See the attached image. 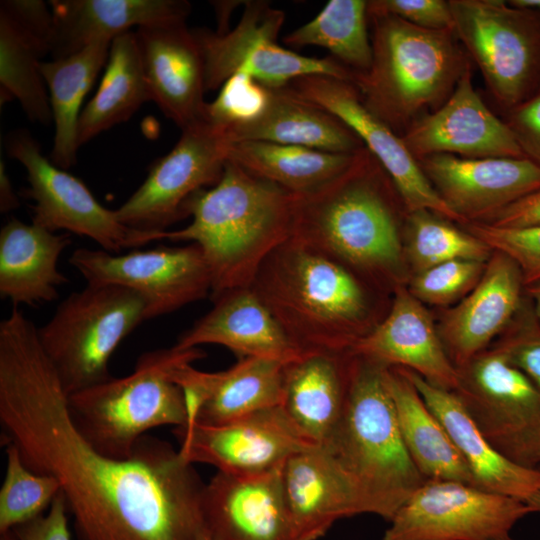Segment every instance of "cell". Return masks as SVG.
<instances>
[{"instance_id":"1","label":"cell","mask_w":540,"mask_h":540,"mask_svg":"<svg viewBox=\"0 0 540 540\" xmlns=\"http://www.w3.org/2000/svg\"><path fill=\"white\" fill-rule=\"evenodd\" d=\"M38 328L0 323V425L32 471L57 479L78 540H197L204 483L179 450L144 435L131 457L101 453L75 426Z\"/></svg>"},{"instance_id":"2","label":"cell","mask_w":540,"mask_h":540,"mask_svg":"<svg viewBox=\"0 0 540 540\" xmlns=\"http://www.w3.org/2000/svg\"><path fill=\"white\" fill-rule=\"evenodd\" d=\"M302 352H350L382 320L360 273L291 236L250 286Z\"/></svg>"},{"instance_id":"3","label":"cell","mask_w":540,"mask_h":540,"mask_svg":"<svg viewBox=\"0 0 540 540\" xmlns=\"http://www.w3.org/2000/svg\"><path fill=\"white\" fill-rule=\"evenodd\" d=\"M296 195L225 163L219 181L184 204L190 224L160 240L197 244L211 276V299L250 287L264 261L292 236Z\"/></svg>"},{"instance_id":"4","label":"cell","mask_w":540,"mask_h":540,"mask_svg":"<svg viewBox=\"0 0 540 540\" xmlns=\"http://www.w3.org/2000/svg\"><path fill=\"white\" fill-rule=\"evenodd\" d=\"M393 186L364 147L336 179L296 197L292 236L361 275L393 279L403 256L390 192Z\"/></svg>"},{"instance_id":"5","label":"cell","mask_w":540,"mask_h":540,"mask_svg":"<svg viewBox=\"0 0 540 540\" xmlns=\"http://www.w3.org/2000/svg\"><path fill=\"white\" fill-rule=\"evenodd\" d=\"M352 356L342 419L330 442L321 448L349 478L361 514H374L390 521L427 479L404 444L384 381L385 366Z\"/></svg>"},{"instance_id":"6","label":"cell","mask_w":540,"mask_h":540,"mask_svg":"<svg viewBox=\"0 0 540 540\" xmlns=\"http://www.w3.org/2000/svg\"><path fill=\"white\" fill-rule=\"evenodd\" d=\"M372 63L354 73L365 106L401 135L423 112L440 107L470 62L452 29L430 30L392 15L368 16Z\"/></svg>"},{"instance_id":"7","label":"cell","mask_w":540,"mask_h":540,"mask_svg":"<svg viewBox=\"0 0 540 540\" xmlns=\"http://www.w3.org/2000/svg\"><path fill=\"white\" fill-rule=\"evenodd\" d=\"M199 348L157 349L143 353L132 373L68 395V409L79 432L101 453L132 456L145 433L159 426L185 427L183 391L176 368L204 357Z\"/></svg>"},{"instance_id":"8","label":"cell","mask_w":540,"mask_h":540,"mask_svg":"<svg viewBox=\"0 0 540 540\" xmlns=\"http://www.w3.org/2000/svg\"><path fill=\"white\" fill-rule=\"evenodd\" d=\"M145 320V299L126 287L87 284L67 296L38 328L41 346L66 394L110 379L112 354Z\"/></svg>"},{"instance_id":"9","label":"cell","mask_w":540,"mask_h":540,"mask_svg":"<svg viewBox=\"0 0 540 540\" xmlns=\"http://www.w3.org/2000/svg\"><path fill=\"white\" fill-rule=\"evenodd\" d=\"M453 31L504 112L540 90V14L503 0H449Z\"/></svg>"},{"instance_id":"10","label":"cell","mask_w":540,"mask_h":540,"mask_svg":"<svg viewBox=\"0 0 540 540\" xmlns=\"http://www.w3.org/2000/svg\"><path fill=\"white\" fill-rule=\"evenodd\" d=\"M285 13L267 1H245L238 24L219 34L193 29L205 74V88L215 90L236 73L267 87H282L296 78L321 74L353 83L354 72L332 57L314 58L282 47L277 37Z\"/></svg>"},{"instance_id":"11","label":"cell","mask_w":540,"mask_h":540,"mask_svg":"<svg viewBox=\"0 0 540 540\" xmlns=\"http://www.w3.org/2000/svg\"><path fill=\"white\" fill-rule=\"evenodd\" d=\"M453 391L491 445L512 462L540 465V389L496 347L458 369Z\"/></svg>"},{"instance_id":"12","label":"cell","mask_w":540,"mask_h":540,"mask_svg":"<svg viewBox=\"0 0 540 540\" xmlns=\"http://www.w3.org/2000/svg\"><path fill=\"white\" fill-rule=\"evenodd\" d=\"M8 152L26 169L27 194L35 202L32 223L51 232L66 230L90 238L112 253L158 241L160 231L138 230L121 223L115 210L102 206L80 179L44 157L27 131L10 135Z\"/></svg>"},{"instance_id":"13","label":"cell","mask_w":540,"mask_h":540,"mask_svg":"<svg viewBox=\"0 0 540 540\" xmlns=\"http://www.w3.org/2000/svg\"><path fill=\"white\" fill-rule=\"evenodd\" d=\"M530 513L514 497L454 480H426L389 521L382 540H493Z\"/></svg>"},{"instance_id":"14","label":"cell","mask_w":540,"mask_h":540,"mask_svg":"<svg viewBox=\"0 0 540 540\" xmlns=\"http://www.w3.org/2000/svg\"><path fill=\"white\" fill-rule=\"evenodd\" d=\"M69 263L87 284H113L140 294L146 302V320L211 294L210 272L202 250L194 243L124 254L78 248Z\"/></svg>"},{"instance_id":"15","label":"cell","mask_w":540,"mask_h":540,"mask_svg":"<svg viewBox=\"0 0 540 540\" xmlns=\"http://www.w3.org/2000/svg\"><path fill=\"white\" fill-rule=\"evenodd\" d=\"M228 144L224 134L204 120L183 129L172 150L153 164L143 183L115 210L120 222L138 230L165 231L185 217L186 201L219 181Z\"/></svg>"},{"instance_id":"16","label":"cell","mask_w":540,"mask_h":540,"mask_svg":"<svg viewBox=\"0 0 540 540\" xmlns=\"http://www.w3.org/2000/svg\"><path fill=\"white\" fill-rule=\"evenodd\" d=\"M288 85L335 115L357 135L391 179L407 213L427 210L464 223L435 191L400 135L365 106L353 83L314 74L296 78Z\"/></svg>"},{"instance_id":"17","label":"cell","mask_w":540,"mask_h":540,"mask_svg":"<svg viewBox=\"0 0 540 540\" xmlns=\"http://www.w3.org/2000/svg\"><path fill=\"white\" fill-rule=\"evenodd\" d=\"M179 452L189 463L215 466L232 474H257L282 466L292 455L315 447L289 420L281 406L229 423L175 428Z\"/></svg>"},{"instance_id":"18","label":"cell","mask_w":540,"mask_h":540,"mask_svg":"<svg viewBox=\"0 0 540 540\" xmlns=\"http://www.w3.org/2000/svg\"><path fill=\"white\" fill-rule=\"evenodd\" d=\"M400 137L416 160L434 154L525 158L504 120L475 90L470 62L447 100L414 120Z\"/></svg>"},{"instance_id":"19","label":"cell","mask_w":540,"mask_h":540,"mask_svg":"<svg viewBox=\"0 0 540 540\" xmlns=\"http://www.w3.org/2000/svg\"><path fill=\"white\" fill-rule=\"evenodd\" d=\"M417 162L464 223L483 222L540 187V167L526 158L434 154Z\"/></svg>"},{"instance_id":"20","label":"cell","mask_w":540,"mask_h":540,"mask_svg":"<svg viewBox=\"0 0 540 540\" xmlns=\"http://www.w3.org/2000/svg\"><path fill=\"white\" fill-rule=\"evenodd\" d=\"M284 464L257 474L218 471L204 485L201 498L208 536L212 540H296L284 498Z\"/></svg>"},{"instance_id":"21","label":"cell","mask_w":540,"mask_h":540,"mask_svg":"<svg viewBox=\"0 0 540 540\" xmlns=\"http://www.w3.org/2000/svg\"><path fill=\"white\" fill-rule=\"evenodd\" d=\"M135 33L151 101L181 130L202 121L204 63L193 31L180 20L138 27Z\"/></svg>"},{"instance_id":"22","label":"cell","mask_w":540,"mask_h":540,"mask_svg":"<svg viewBox=\"0 0 540 540\" xmlns=\"http://www.w3.org/2000/svg\"><path fill=\"white\" fill-rule=\"evenodd\" d=\"M385 367L408 369L430 384L449 391L459 385V372L450 360L431 316L409 290L394 288L386 315L349 352Z\"/></svg>"},{"instance_id":"23","label":"cell","mask_w":540,"mask_h":540,"mask_svg":"<svg viewBox=\"0 0 540 540\" xmlns=\"http://www.w3.org/2000/svg\"><path fill=\"white\" fill-rule=\"evenodd\" d=\"M523 276L507 255L494 251L476 286L447 312L440 327L445 350L457 369L486 350L519 310Z\"/></svg>"},{"instance_id":"24","label":"cell","mask_w":540,"mask_h":540,"mask_svg":"<svg viewBox=\"0 0 540 540\" xmlns=\"http://www.w3.org/2000/svg\"><path fill=\"white\" fill-rule=\"evenodd\" d=\"M213 307L177 339L179 349L221 345L239 359L270 358L290 362L304 352L289 338L251 287L220 294Z\"/></svg>"},{"instance_id":"25","label":"cell","mask_w":540,"mask_h":540,"mask_svg":"<svg viewBox=\"0 0 540 540\" xmlns=\"http://www.w3.org/2000/svg\"><path fill=\"white\" fill-rule=\"evenodd\" d=\"M353 356L349 352H305L285 366L281 408L310 443L326 446L342 419Z\"/></svg>"},{"instance_id":"26","label":"cell","mask_w":540,"mask_h":540,"mask_svg":"<svg viewBox=\"0 0 540 540\" xmlns=\"http://www.w3.org/2000/svg\"><path fill=\"white\" fill-rule=\"evenodd\" d=\"M283 491L296 540H318L336 521L361 514L349 478L318 446L298 452L285 462Z\"/></svg>"},{"instance_id":"27","label":"cell","mask_w":540,"mask_h":540,"mask_svg":"<svg viewBox=\"0 0 540 540\" xmlns=\"http://www.w3.org/2000/svg\"><path fill=\"white\" fill-rule=\"evenodd\" d=\"M403 369L445 427L479 488L524 502L540 488V469L520 466L498 452L453 391L436 387L418 374Z\"/></svg>"},{"instance_id":"28","label":"cell","mask_w":540,"mask_h":540,"mask_svg":"<svg viewBox=\"0 0 540 540\" xmlns=\"http://www.w3.org/2000/svg\"><path fill=\"white\" fill-rule=\"evenodd\" d=\"M51 55L63 58L97 40H113L132 26L186 20L184 0H53Z\"/></svg>"},{"instance_id":"29","label":"cell","mask_w":540,"mask_h":540,"mask_svg":"<svg viewBox=\"0 0 540 540\" xmlns=\"http://www.w3.org/2000/svg\"><path fill=\"white\" fill-rule=\"evenodd\" d=\"M268 88L269 100L259 117L223 132L229 142L258 140L343 154L365 147L340 119L289 85Z\"/></svg>"},{"instance_id":"30","label":"cell","mask_w":540,"mask_h":540,"mask_svg":"<svg viewBox=\"0 0 540 540\" xmlns=\"http://www.w3.org/2000/svg\"><path fill=\"white\" fill-rule=\"evenodd\" d=\"M71 242L68 233L57 234L12 217L0 231L1 297L14 307L57 299L58 286L69 282L57 263Z\"/></svg>"},{"instance_id":"31","label":"cell","mask_w":540,"mask_h":540,"mask_svg":"<svg viewBox=\"0 0 540 540\" xmlns=\"http://www.w3.org/2000/svg\"><path fill=\"white\" fill-rule=\"evenodd\" d=\"M384 381L394 403L404 444L420 473L427 480H454L477 486L445 427L405 370L385 367Z\"/></svg>"},{"instance_id":"32","label":"cell","mask_w":540,"mask_h":540,"mask_svg":"<svg viewBox=\"0 0 540 540\" xmlns=\"http://www.w3.org/2000/svg\"><path fill=\"white\" fill-rule=\"evenodd\" d=\"M287 363L270 358H243L224 371L198 370L204 402L195 423L225 424L281 405Z\"/></svg>"},{"instance_id":"33","label":"cell","mask_w":540,"mask_h":540,"mask_svg":"<svg viewBox=\"0 0 540 540\" xmlns=\"http://www.w3.org/2000/svg\"><path fill=\"white\" fill-rule=\"evenodd\" d=\"M356 153H333L298 145L242 140L229 142L227 160L296 196H304L321 189L345 172Z\"/></svg>"},{"instance_id":"34","label":"cell","mask_w":540,"mask_h":540,"mask_svg":"<svg viewBox=\"0 0 540 540\" xmlns=\"http://www.w3.org/2000/svg\"><path fill=\"white\" fill-rule=\"evenodd\" d=\"M111 40H97L69 56L41 62L55 124L52 163L68 169L76 163L82 101L108 59Z\"/></svg>"},{"instance_id":"35","label":"cell","mask_w":540,"mask_h":540,"mask_svg":"<svg viewBox=\"0 0 540 540\" xmlns=\"http://www.w3.org/2000/svg\"><path fill=\"white\" fill-rule=\"evenodd\" d=\"M147 101H151V96L136 33L127 31L112 40L108 63L98 90L81 111L77 130L78 146L128 120Z\"/></svg>"},{"instance_id":"36","label":"cell","mask_w":540,"mask_h":540,"mask_svg":"<svg viewBox=\"0 0 540 540\" xmlns=\"http://www.w3.org/2000/svg\"><path fill=\"white\" fill-rule=\"evenodd\" d=\"M50 51L46 37L0 7L1 97L17 99L31 121L44 125L53 118L40 65Z\"/></svg>"},{"instance_id":"37","label":"cell","mask_w":540,"mask_h":540,"mask_svg":"<svg viewBox=\"0 0 540 540\" xmlns=\"http://www.w3.org/2000/svg\"><path fill=\"white\" fill-rule=\"evenodd\" d=\"M368 1L330 0L310 21L283 38L286 45L319 46L353 71L365 73L372 63Z\"/></svg>"},{"instance_id":"38","label":"cell","mask_w":540,"mask_h":540,"mask_svg":"<svg viewBox=\"0 0 540 540\" xmlns=\"http://www.w3.org/2000/svg\"><path fill=\"white\" fill-rule=\"evenodd\" d=\"M427 211L408 213V256L417 273L452 260L484 262L493 251L483 241Z\"/></svg>"},{"instance_id":"39","label":"cell","mask_w":540,"mask_h":540,"mask_svg":"<svg viewBox=\"0 0 540 540\" xmlns=\"http://www.w3.org/2000/svg\"><path fill=\"white\" fill-rule=\"evenodd\" d=\"M5 447L7 465L0 490V533L43 515L61 492L57 479L28 468L14 445Z\"/></svg>"},{"instance_id":"40","label":"cell","mask_w":540,"mask_h":540,"mask_svg":"<svg viewBox=\"0 0 540 540\" xmlns=\"http://www.w3.org/2000/svg\"><path fill=\"white\" fill-rule=\"evenodd\" d=\"M220 88L217 97L206 103L203 120L221 132L255 120L269 100V88L245 73L232 75Z\"/></svg>"},{"instance_id":"41","label":"cell","mask_w":540,"mask_h":540,"mask_svg":"<svg viewBox=\"0 0 540 540\" xmlns=\"http://www.w3.org/2000/svg\"><path fill=\"white\" fill-rule=\"evenodd\" d=\"M485 266L474 260H452L417 273L410 293L421 303L447 305L465 297L480 280Z\"/></svg>"},{"instance_id":"42","label":"cell","mask_w":540,"mask_h":540,"mask_svg":"<svg viewBox=\"0 0 540 540\" xmlns=\"http://www.w3.org/2000/svg\"><path fill=\"white\" fill-rule=\"evenodd\" d=\"M467 224L469 233L493 251L507 255L518 265L525 286L540 280V226L507 229L483 222Z\"/></svg>"},{"instance_id":"43","label":"cell","mask_w":540,"mask_h":540,"mask_svg":"<svg viewBox=\"0 0 540 540\" xmlns=\"http://www.w3.org/2000/svg\"><path fill=\"white\" fill-rule=\"evenodd\" d=\"M509 325L506 336L497 346L508 361L540 389V323L526 295Z\"/></svg>"},{"instance_id":"44","label":"cell","mask_w":540,"mask_h":540,"mask_svg":"<svg viewBox=\"0 0 540 540\" xmlns=\"http://www.w3.org/2000/svg\"><path fill=\"white\" fill-rule=\"evenodd\" d=\"M392 15L412 25L430 30H453L449 0H371L368 16Z\"/></svg>"},{"instance_id":"45","label":"cell","mask_w":540,"mask_h":540,"mask_svg":"<svg viewBox=\"0 0 540 540\" xmlns=\"http://www.w3.org/2000/svg\"><path fill=\"white\" fill-rule=\"evenodd\" d=\"M504 115L524 157L540 167V90Z\"/></svg>"},{"instance_id":"46","label":"cell","mask_w":540,"mask_h":540,"mask_svg":"<svg viewBox=\"0 0 540 540\" xmlns=\"http://www.w3.org/2000/svg\"><path fill=\"white\" fill-rule=\"evenodd\" d=\"M68 513L66 500L60 492L46 514L21 524L12 531L18 540H71Z\"/></svg>"},{"instance_id":"47","label":"cell","mask_w":540,"mask_h":540,"mask_svg":"<svg viewBox=\"0 0 540 540\" xmlns=\"http://www.w3.org/2000/svg\"><path fill=\"white\" fill-rule=\"evenodd\" d=\"M483 223L507 229L540 226V187L498 211Z\"/></svg>"},{"instance_id":"48","label":"cell","mask_w":540,"mask_h":540,"mask_svg":"<svg viewBox=\"0 0 540 540\" xmlns=\"http://www.w3.org/2000/svg\"><path fill=\"white\" fill-rule=\"evenodd\" d=\"M19 206L18 197L8 177L4 163L0 165V211L10 212Z\"/></svg>"},{"instance_id":"49","label":"cell","mask_w":540,"mask_h":540,"mask_svg":"<svg viewBox=\"0 0 540 540\" xmlns=\"http://www.w3.org/2000/svg\"><path fill=\"white\" fill-rule=\"evenodd\" d=\"M525 295L530 300L534 313L540 323V280L526 285Z\"/></svg>"},{"instance_id":"50","label":"cell","mask_w":540,"mask_h":540,"mask_svg":"<svg viewBox=\"0 0 540 540\" xmlns=\"http://www.w3.org/2000/svg\"><path fill=\"white\" fill-rule=\"evenodd\" d=\"M508 3L514 7L531 9L540 14V0H510Z\"/></svg>"},{"instance_id":"51","label":"cell","mask_w":540,"mask_h":540,"mask_svg":"<svg viewBox=\"0 0 540 540\" xmlns=\"http://www.w3.org/2000/svg\"><path fill=\"white\" fill-rule=\"evenodd\" d=\"M525 503L530 508L531 512L540 513V488L537 489L531 496H529Z\"/></svg>"},{"instance_id":"52","label":"cell","mask_w":540,"mask_h":540,"mask_svg":"<svg viewBox=\"0 0 540 540\" xmlns=\"http://www.w3.org/2000/svg\"><path fill=\"white\" fill-rule=\"evenodd\" d=\"M0 540H18L12 530L0 533Z\"/></svg>"},{"instance_id":"53","label":"cell","mask_w":540,"mask_h":540,"mask_svg":"<svg viewBox=\"0 0 540 540\" xmlns=\"http://www.w3.org/2000/svg\"><path fill=\"white\" fill-rule=\"evenodd\" d=\"M197 540H212L205 532L204 528L199 532Z\"/></svg>"},{"instance_id":"54","label":"cell","mask_w":540,"mask_h":540,"mask_svg":"<svg viewBox=\"0 0 540 540\" xmlns=\"http://www.w3.org/2000/svg\"><path fill=\"white\" fill-rule=\"evenodd\" d=\"M493 540H516V539H514L513 537H511L510 534H507V535H504V536L495 538V539H493Z\"/></svg>"}]
</instances>
